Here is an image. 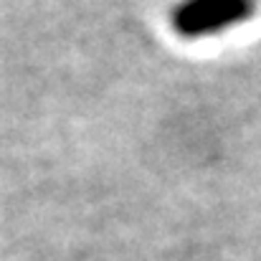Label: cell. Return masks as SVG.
<instances>
[{
    "label": "cell",
    "instance_id": "6da1fadb",
    "mask_svg": "<svg viewBox=\"0 0 261 261\" xmlns=\"http://www.w3.org/2000/svg\"><path fill=\"white\" fill-rule=\"evenodd\" d=\"M256 13L259 0H180L170 13V23L180 38L200 41L246 25Z\"/></svg>",
    "mask_w": 261,
    "mask_h": 261
}]
</instances>
